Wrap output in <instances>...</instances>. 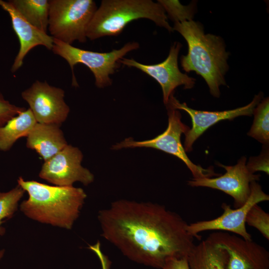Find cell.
<instances>
[{
	"label": "cell",
	"instance_id": "6da1fadb",
	"mask_svg": "<svg viewBox=\"0 0 269 269\" xmlns=\"http://www.w3.org/2000/svg\"><path fill=\"white\" fill-rule=\"evenodd\" d=\"M102 236L131 261L156 269L187 257L195 238L177 213L152 202L115 201L99 211Z\"/></svg>",
	"mask_w": 269,
	"mask_h": 269
},
{
	"label": "cell",
	"instance_id": "7a4b0ae2",
	"mask_svg": "<svg viewBox=\"0 0 269 269\" xmlns=\"http://www.w3.org/2000/svg\"><path fill=\"white\" fill-rule=\"evenodd\" d=\"M17 183L28 194L20 205L27 217L42 223L71 229L87 197L81 188L51 186L20 177Z\"/></svg>",
	"mask_w": 269,
	"mask_h": 269
},
{
	"label": "cell",
	"instance_id": "3957f363",
	"mask_svg": "<svg viewBox=\"0 0 269 269\" xmlns=\"http://www.w3.org/2000/svg\"><path fill=\"white\" fill-rule=\"evenodd\" d=\"M173 29L181 34L188 44V53L181 57V65L186 72L194 71L205 81L214 97L220 95V87L225 85V75L228 70L229 53L222 38L205 34L199 22L174 23Z\"/></svg>",
	"mask_w": 269,
	"mask_h": 269
},
{
	"label": "cell",
	"instance_id": "277c9868",
	"mask_svg": "<svg viewBox=\"0 0 269 269\" xmlns=\"http://www.w3.org/2000/svg\"><path fill=\"white\" fill-rule=\"evenodd\" d=\"M148 19L168 31H173L162 6L151 0H103L86 30L91 40L107 36H118L133 21Z\"/></svg>",
	"mask_w": 269,
	"mask_h": 269
},
{
	"label": "cell",
	"instance_id": "5b68a950",
	"mask_svg": "<svg viewBox=\"0 0 269 269\" xmlns=\"http://www.w3.org/2000/svg\"><path fill=\"white\" fill-rule=\"evenodd\" d=\"M139 47L137 42H129L119 49H114L109 52H98L75 47L54 38L52 50L69 64L72 73L73 86H78L74 74V67L77 64L81 63L93 73L96 86L103 88L112 85V80L110 76L120 67L119 60Z\"/></svg>",
	"mask_w": 269,
	"mask_h": 269
},
{
	"label": "cell",
	"instance_id": "8992f818",
	"mask_svg": "<svg viewBox=\"0 0 269 269\" xmlns=\"http://www.w3.org/2000/svg\"><path fill=\"white\" fill-rule=\"evenodd\" d=\"M48 29L51 36L70 44L87 41L86 30L97 7L92 0H49Z\"/></svg>",
	"mask_w": 269,
	"mask_h": 269
},
{
	"label": "cell",
	"instance_id": "52a82bcc",
	"mask_svg": "<svg viewBox=\"0 0 269 269\" xmlns=\"http://www.w3.org/2000/svg\"><path fill=\"white\" fill-rule=\"evenodd\" d=\"M168 116V124L165 131L157 136L148 140L135 141L132 137L125 138L112 145L111 149L119 150L125 148L149 147L172 154L181 159L191 171L193 178H211L219 176L212 167L208 169L194 164L187 156L181 141V135L190 129L181 120L180 112L168 105H166Z\"/></svg>",
	"mask_w": 269,
	"mask_h": 269
},
{
	"label": "cell",
	"instance_id": "ba28073f",
	"mask_svg": "<svg viewBox=\"0 0 269 269\" xmlns=\"http://www.w3.org/2000/svg\"><path fill=\"white\" fill-rule=\"evenodd\" d=\"M250 194L247 201L242 206L233 209L226 203L221 208L223 213L219 217L210 220L201 221L188 224V232L195 239L200 240L199 233L210 230L231 232L247 240H252V235L246 228V218L250 209L255 204L269 200V195L262 190L256 181L250 184Z\"/></svg>",
	"mask_w": 269,
	"mask_h": 269
},
{
	"label": "cell",
	"instance_id": "9c48e42d",
	"mask_svg": "<svg viewBox=\"0 0 269 269\" xmlns=\"http://www.w3.org/2000/svg\"><path fill=\"white\" fill-rule=\"evenodd\" d=\"M83 157L78 147L67 144L44 162L39 176L56 186H70L76 182L88 185L94 181V176L82 166Z\"/></svg>",
	"mask_w": 269,
	"mask_h": 269
},
{
	"label": "cell",
	"instance_id": "30bf717a",
	"mask_svg": "<svg viewBox=\"0 0 269 269\" xmlns=\"http://www.w3.org/2000/svg\"><path fill=\"white\" fill-rule=\"evenodd\" d=\"M64 91L49 85L46 81H36L21 93L29 105L37 123L60 126L70 112L64 101Z\"/></svg>",
	"mask_w": 269,
	"mask_h": 269
},
{
	"label": "cell",
	"instance_id": "8fae6325",
	"mask_svg": "<svg viewBox=\"0 0 269 269\" xmlns=\"http://www.w3.org/2000/svg\"><path fill=\"white\" fill-rule=\"evenodd\" d=\"M207 238L228 254L226 269H269V252L253 240L222 231Z\"/></svg>",
	"mask_w": 269,
	"mask_h": 269
},
{
	"label": "cell",
	"instance_id": "7c38bea8",
	"mask_svg": "<svg viewBox=\"0 0 269 269\" xmlns=\"http://www.w3.org/2000/svg\"><path fill=\"white\" fill-rule=\"evenodd\" d=\"M179 42H174L171 46L169 54L161 63L147 65L139 63L134 59L123 58L119 62L123 65L136 68L155 80L161 87L163 101L165 106L174 90L183 86L184 89H191L196 80L182 73L178 65V56L181 47Z\"/></svg>",
	"mask_w": 269,
	"mask_h": 269
},
{
	"label": "cell",
	"instance_id": "4fadbf2b",
	"mask_svg": "<svg viewBox=\"0 0 269 269\" xmlns=\"http://www.w3.org/2000/svg\"><path fill=\"white\" fill-rule=\"evenodd\" d=\"M246 158L242 157L233 166L218 165L226 172L215 178H193L188 181L191 187H206L221 190L231 196L235 208L243 206L249 197L250 184L260 179V175L251 172L246 166Z\"/></svg>",
	"mask_w": 269,
	"mask_h": 269
},
{
	"label": "cell",
	"instance_id": "5bb4252c",
	"mask_svg": "<svg viewBox=\"0 0 269 269\" xmlns=\"http://www.w3.org/2000/svg\"><path fill=\"white\" fill-rule=\"evenodd\" d=\"M262 93L255 96L254 99L247 105L234 110L224 111L209 112L194 110L188 107L185 103H181L174 97L169 98L167 105L176 110L186 112L192 121V128L185 133V138L184 148L185 151H190L195 141L209 128L225 120H232L241 116H251L256 107L261 101Z\"/></svg>",
	"mask_w": 269,
	"mask_h": 269
},
{
	"label": "cell",
	"instance_id": "9a60e30c",
	"mask_svg": "<svg viewBox=\"0 0 269 269\" xmlns=\"http://www.w3.org/2000/svg\"><path fill=\"white\" fill-rule=\"evenodd\" d=\"M0 6L9 14L12 27L17 36L20 48L12 65L11 71L14 72L23 65L25 56L33 48L42 45L52 50L54 38L29 23L9 1L0 0Z\"/></svg>",
	"mask_w": 269,
	"mask_h": 269
},
{
	"label": "cell",
	"instance_id": "2e32d148",
	"mask_svg": "<svg viewBox=\"0 0 269 269\" xmlns=\"http://www.w3.org/2000/svg\"><path fill=\"white\" fill-rule=\"evenodd\" d=\"M67 144L59 126L37 123L27 136L26 145L45 161Z\"/></svg>",
	"mask_w": 269,
	"mask_h": 269
},
{
	"label": "cell",
	"instance_id": "e0dca14e",
	"mask_svg": "<svg viewBox=\"0 0 269 269\" xmlns=\"http://www.w3.org/2000/svg\"><path fill=\"white\" fill-rule=\"evenodd\" d=\"M229 256L208 238L194 245L187 256L190 269H226Z\"/></svg>",
	"mask_w": 269,
	"mask_h": 269
},
{
	"label": "cell",
	"instance_id": "ac0fdd59",
	"mask_svg": "<svg viewBox=\"0 0 269 269\" xmlns=\"http://www.w3.org/2000/svg\"><path fill=\"white\" fill-rule=\"evenodd\" d=\"M37 122L29 108L0 127V150H9L15 141L27 136Z\"/></svg>",
	"mask_w": 269,
	"mask_h": 269
},
{
	"label": "cell",
	"instance_id": "d6986e66",
	"mask_svg": "<svg viewBox=\"0 0 269 269\" xmlns=\"http://www.w3.org/2000/svg\"><path fill=\"white\" fill-rule=\"evenodd\" d=\"M19 13L31 25L47 33L48 26L49 0H9Z\"/></svg>",
	"mask_w": 269,
	"mask_h": 269
},
{
	"label": "cell",
	"instance_id": "ffe728a7",
	"mask_svg": "<svg viewBox=\"0 0 269 269\" xmlns=\"http://www.w3.org/2000/svg\"><path fill=\"white\" fill-rule=\"evenodd\" d=\"M253 124L248 135L265 145L269 142V99L265 98L255 108Z\"/></svg>",
	"mask_w": 269,
	"mask_h": 269
},
{
	"label": "cell",
	"instance_id": "44dd1931",
	"mask_svg": "<svg viewBox=\"0 0 269 269\" xmlns=\"http://www.w3.org/2000/svg\"><path fill=\"white\" fill-rule=\"evenodd\" d=\"M25 191L18 185L7 192H0V236L5 233L1 225L5 219L11 218L16 211L18 202Z\"/></svg>",
	"mask_w": 269,
	"mask_h": 269
},
{
	"label": "cell",
	"instance_id": "7402d4cb",
	"mask_svg": "<svg viewBox=\"0 0 269 269\" xmlns=\"http://www.w3.org/2000/svg\"><path fill=\"white\" fill-rule=\"evenodd\" d=\"M158 2L174 23L192 20L195 6L193 3L183 5L178 0H158Z\"/></svg>",
	"mask_w": 269,
	"mask_h": 269
},
{
	"label": "cell",
	"instance_id": "603a6c76",
	"mask_svg": "<svg viewBox=\"0 0 269 269\" xmlns=\"http://www.w3.org/2000/svg\"><path fill=\"white\" fill-rule=\"evenodd\" d=\"M246 223L255 228L268 240H269V214L258 204L250 209L246 216Z\"/></svg>",
	"mask_w": 269,
	"mask_h": 269
},
{
	"label": "cell",
	"instance_id": "cb8c5ba5",
	"mask_svg": "<svg viewBox=\"0 0 269 269\" xmlns=\"http://www.w3.org/2000/svg\"><path fill=\"white\" fill-rule=\"evenodd\" d=\"M25 110L24 108L10 104L0 94V127L3 126L9 120Z\"/></svg>",
	"mask_w": 269,
	"mask_h": 269
},
{
	"label": "cell",
	"instance_id": "d4e9b609",
	"mask_svg": "<svg viewBox=\"0 0 269 269\" xmlns=\"http://www.w3.org/2000/svg\"><path fill=\"white\" fill-rule=\"evenodd\" d=\"M247 167L252 173L261 171L269 173V150L266 147L262 151L261 154L257 157H250L246 164Z\"/></svg>",
	"mask_w": 269,
	"mask_h": 269
},
{
	"label": "cell",
	"instance_id": "484cf974",
	"mask_svg": "<svg viewBox=\"0 0 269 269\" xmlns=\"http://www.w3.org/2000/svg\"><path fill=\"white\" fill-rule=\"evenodd\" d=\"M162 269H190L187 257L168 259Z\"/></svg>",
	"mask_w": 269,
	"mask_h": 269
},
{
	"label": "cell",
	"instance_id": "4316f807",
	"mask_svg": "<svg viewBox=\"0 0 269 269\" xmlns=\"http://www.w3.org/2000/svg\"><path fill=\"white\" fill-rule=\"evenodd\" d=\"M89 249L95 253L98 257L101 263L102 269H110L111 262L108 257L101 251L99 241L93 245H90Z\"/></svg>",
	"mask_w": 269,
	"mask_h": 269
},
{
	"label": "cell",
	"instance_id": "83f0119b",
	"mask_svg": "<svg viewBox=\"0 0 269 269\" xmlns=\"http://www.w3.org/2000/svg\"><path fill=\"white\" fill-rule=\"evenodd\" d=\"M4 253V250H2L0 251V260L2 258Z\"/></svg>",
	"mask_w": 269,
	"mask_h": 269
}]
</instances>
